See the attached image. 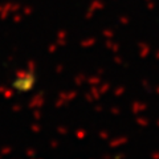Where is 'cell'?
Masks as SVG:
<instances>
[{"instance_id": "6da1fadb", "label": "cell", "mask_w": 159, "mask_h": 159, "mask_svg": "<svg viewBox=\"0 0 159 159\" xmlns=\"http://www.w3.org/2000/svg\"><path fill=\"white\" fill-rule=\"evenodd\" d=\"M34 84H36V76L32 72H21L19 76L12 81V89L17 93L27 94L33 90Z\"/></svg>"}]
</instances>
